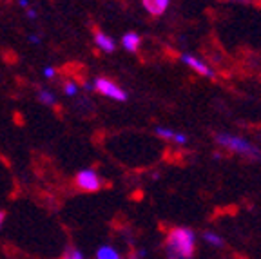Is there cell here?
<instances>
[{
  "label": "cell",
  "mask_w": 261,
  "mask_h": 259,
  "mask_svg": "<svg viewBox=\"0 0 261 259\" xmlns=\"http://www.w3.org/2000/svg\"><path fill=\"white\" fill-rule=\"evenodd\" d=\"M167 259H192L196 252V234L187 227H174L165 236Z\"/></svg>",
  "instance_id": "1"
},
{
  "label": "cell",
  "mask_w": 261,
  "mask_h": 259,
  "mask_svg": "<svg viewBox=\"0 0 261 259\" xmlns=\"http://www.w3.org/2000/svg\"><path fill=\"white\" fill-rule=\"evenodd\" d=\"M214 140H216L218 145L230 150V152L241 154V156H247V158H261V150L254 143H250L249 140H245L241 136H234V134H227V133H216L214 134Z\"/></svg>",
  "instance_id": "2"
},
{
  "label": "cell",
  "mask_w": 261,
  "mask_h": 259,
  "mask_svg": "<svg viewBox=\"0 0 261 259\" xmlns=\"http://www.w3.org/2000/svg\"><path fill=\"white\" fill-rule=\"evenodd\" d=\"M74 182H76V187L80 191H86V192H96L102 189V178L91 169L80 170Z\"/></svg>",
  "instance_id": "3"
},
{
  "label": "cell",
  "mask_w": 261,
  "mask_h": 259,
  "mask_svg": "<svg viewBox=\"0 0 261 259\" xmlns=\"http://www.w3.org/2000/svg\"><path fill=\"white\" fill-rule=\"evenodd\" d=\"M94 89H96L100 94H103V96H109L116 101H125L127 100L125 91H122L118 85L114 84V82L107 80V78H98V80L94 82Z\"/></svg>",
  "instance_id": "4"
},
{
  "label": "cell",
  "mask_w": 261,
  "mask_h": 259,
  "mask_svg": "<svg viewBox=\"0 0 261 259\" xmlns=\"http://www.w3.org/2000/svg\"><path fill=\"white\" fill-rule=\"evenodd\" d=\"M181 60H184L185 64L189 65V67L194 69L196 73L203 74V76H207V78H212V76H214V73L211 71V67H208L207 64H203L201 60H198L196 57H192V55H181Z\"/></svg>",
  "instance_id": "5"
},
{
  "label": "cell",
  "mask_w": 261,
  "mask_h": 259,
  "mask_svg": "<svg viewBox=\"0 0 261 259\" xmlns=\"http://www.w3.org/2000/svg\"><path fill=\"white\" fill-rule=\"evenodd\" d=\"M143 8L154 16H160L165 13V9L169 8L171 0H142Z\"/></svg>",
  "instance_id": "6"
},
{
  "label": "cell",
  "mask_w": 261,
  "mask_h": 259,
  "mask_svg": "<svg viewBox=\"0 0 261 259\" xmlns=\"http://www.w3.org/2000/svg\"><path fill=\"white\" fill-rule=\"evenodd\" d=\"M122 44L129 53H136L138 47H140V44H142V38H140L138 33H127V35H123Z\"/></svg>",
  "instance_id": "7"
},
{
  "label": "cell",
  "mask_w": 261,
  "mask_h": 259,
  "mask_svg": "<svg viewBox=\"0 0 261 259\" xmlns=\"http://www.w3.org/2000/svg\"><path fill=\"white\" fill-rule=\"evenodd\" d=\"M94 40H96V44H98V47L102 49V51H106V53H113L114 51V40L113 38H109L107 35H103L102 31H94Z\"/></svg>",
  "instance_id": "8"
},
{
  "label": "cell",
  "mask_w": 261,
  "mask_h": 259,
  "mask_svg": "<svg viewBox=\"0 0 261 259\" xmlns=\"http://www.w3.org/2000/svg\"><path fill=\"white\" fill-rule=\"evenodd\" d=\"M156 134H158L160 138H163V140H171V142H176V143H187V136H185V134L174 133V131L165 129V127H158Z\"/></svg>",
  "instance_id": "9"
},
{
  "label": "cell",
  "mask_w": 261,
  "mask_h": 259,
  "mask_svg": "<svg viewBox=\"0 0 261 259\" xmlns=\"http://www.w3.org/2000/svg\"><path fill=\"white\" fill-rule=\"evenodd\" d=\"M94 259H123V257L114 247H111V245H103V247H100L96 250Z\"/></svg>",
  "instance_id": "10"
},
{
  "label": "cell",
  "mask_w": 261,
  "mask_h": 259,
  "mask_svg": "<svg viewBox=\"0 0 261 259\" xmlns=\"http://www.w3.org/2000/svg\"><path fill=\"white\" fill-rule=\"evenodd\" d=\"M201 238H203V241L207 245H211V247H218V248H221L225 245V241H223V238H221V236H218L216 232H203V236H201Z\"/></svg>",
  "instance_id": "11"
},
{
  "label": "cell",
  "mask_w": 261,
  "mask_h": 259,
  "mask_svg": "<svg viewBox=\"0 0 261 259\" xmlns=\"http://www.w3.org/2000/svg\"><path fill=\"white\" fill-rule=\"evenodd\" d=\"M38 98H40V101H44V103H47V106H53L55 103V96L49 91H44L42 89L40 93H38Z\"/></svg>",
  "instance_id": "12"
},
{
  "label": "cell",
  "mask_w": 261,
  "mask_h": 259,
  "mask_svg": "<svg viewBox=\"0 0 261 259\" xmlns=\"http://www.w3.org/2000/svg\"><path fill=\"white\" fill-rule=\"evenodd\" d=\"M62 259H86V257H84V254H82L80 250H76V248H69Z\"/></svg>",
  "instance_id": "13"
},
{
  "label": "cell",
  "mask_w": 261,
  "mask_h": 259,
  "mask_svg": "<svg viewBox=\"0 0 261 259\" xmlns=\"http://www.w3.org/2000/svg\"><path fill=\"white\" fill-rule=\"evenodd\" d=\"M65 94H69V96L76 94V85H74L73 82H67V84H65Z\"/></svg>",
  "instance_id": "14"
},
{
  "label": "cell",
  "mask_w": 261,
  "mask_h": 259,
  "mask_svg": "<svg viewBox=\"0 0 261 259\" xmlns=\"http://www.w3.org/2000/svg\"><path fill=\"white\" fill-rule=\"evenodd\" d=\"M44 74H45L47 78H53V76H55V69H53V67H47V69L44 71Z\"/></svg>",
  "instance_id": "15"
},
{
  "label": "cell",
  "mask_w": 261,
  "mask_h": 259,
  "mask_svg": "<svg viewBox=\"0 0 261 259\" xmlns=\"http://www.w3.org/2000/svg\"><path fill=\"white\" fill-rule=\"evenodd\" d=\"M28 15H29V18H35V16H37V13L33 11V9H29V11H28Z\"/></svg>",
  "instance_id": "16"
},
{
  "label": "cell",
  "mask_w": 261,
  "mask_h": 259,
  "mask_svg": "<svg viewBox=\"0 0 261 259\" xmlns=\"http://www.w3.org/2000/svg\"><path fill=\"white\" fill-rule=\"evenodd\" d=\"M4 219H6V214H4V212H0V227H2V223H4Z\"/></svg>",
  "instance_id": "17"
},
{
  "label": "cell",
  "mask_w": 261,
  "mask_h": 259,
  "mask_svg": "<svg viewBox=\"0 0 261 259\" xmlns=\"http://www.w3.org/2000/svg\"><path fill=\"white\" fill-rule=\"evenodd\" d=\"M20 6L22 8H28V0H20Z\"/></svg>",
  "instance_id": "18"
},
{
  "label": "cell",
  "mask_w": 261,
  "mask_h": 259,
  "mask_svg": "<svg viewBox=\"0 0 261 259\" xmlns=\"http://www.w3.org/2000/svg\"><path fill=\"white\" fill-rule=\"evenodd\" d=\"M234 2H249V0H234Z\"/></svg>",
  "instance_id": "19"
}]
</instances>
